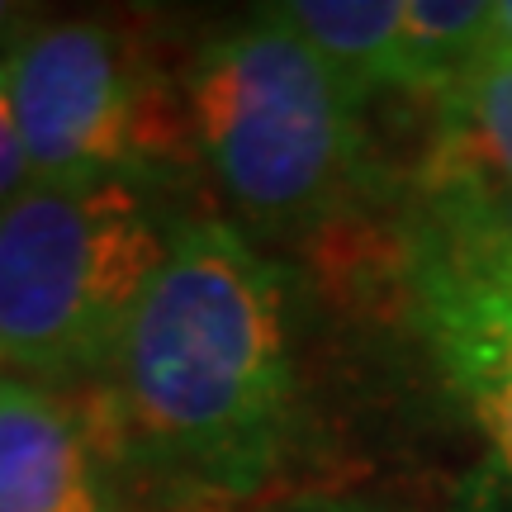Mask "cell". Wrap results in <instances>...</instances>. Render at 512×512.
Masks as SVG:
<instances>
[{
	"label": "cell",
	"instance_id": "12",
	"mask_svg": "<svg viewBox=\"0 0 512 512\" xmlns=\"http://www.w3.org/2000/svg\"><path fill=\"white\" fill-rule=\"evenodd\" d=\"M43 24H48V15H43L38 5L0 0V67H10V62L24 53V43H29Z\"/></svg>",
	"mask_w": 512,
	"mask_h": 512
},
{
	"label": "cell",
	"instance_id": "3",
	"mask_svg": "<svg viewBox=\"0 0 512 512\" xmlns=\"http://www.w3.org/2000/svg\"><path fill=\"white\" fill-rule=\"evenodd\" d=\"M181 219L152 185H29L0 204V366L67 389L114 366Z\"/></svg>",
	"mask_w": 512,
	"mask_h": 512
},
{
	"label": "cell",
	"instance_id": "1",
	"mask_svg": "<svg viewBox=\"0 0 512 512\" xmlns=\"http://www.w3.org/2000/svg\"><path fill=\"white\" fill-rule=\"evenodd\" d=\"M100 384L114 451L200 494H256L294 418L285 271L233 219L185 214Z\"/></svg>",
	"mask_w": 512,
	"mask_h": 512
},
{
	"label": "cell",
	"instance_id": "10",
	"mask_svg": "<svg viewBox=\"0 0 512 512\" xmlns=\"http://www.w3.org/2000/svg\"><path fill=\"white\" fill-rule=\"evenodd\" d=\"M494 53V0H403V95L437 100Z\"/></svg>",
	"mask_w": 512,
	"mask_h": 512
},
{
	"label": "cell",
	"instance_id": "4",
	"mask_svg": "<svg viewBox=\"0 0 512 512\" xmlns=\"http://www.w3.org/2000/svg\"><path fill=\"white\" fill-rule=\"evenodd\" d=\"M10 105L34 185H157L195 162L181 81L133 24L48 19L10 62Z\"/></svg>",
	"mask_w": 512,
	"mask_h": 512
},
{
	"label": "cell",
	"instance_id": "8",
	"mask_svg": "<svg viewBox=\"0 0 512 512\" xmlns=\"http://www.w3.org/2000/svg\"><path fill=\"white\" fill-rule=\"evenodd\" d=\"M266 15L304 38L361 110L375 95H403V0H285Z\"/></svg>",
	"mask_w": 512,
	"mask_h": 512
},
{
	"label": "cell",
	"instance_id": "11",
	"mask_svg": "<svg viewBox=\"0 0 512 512\" xmlns=\"http://www.w3.org/2000/svg\"><path fill=\"white\" fill-rule=\"evenodd\" d=\"M34 185L29 176V157H24V138L15 124V105H10V67H0V204H10Z\"/></svg>",
	"mask_w": 512,
	"mask_h": 512
},
{
	"label": "cell",
	"instance_id": "5",
	"mask_svg": "<svg viewBox=\"0 0 512 512\" xmlns=\"http://www.w3.org/2000/svg\"><path fill=\"white\" fill-rule=\"evenodd\" d=\"M403 304L437 375L465 403L512 484V285L403 252Z\"/></svg>",
	"mask_w": 512,
	"mask_h": 512
},
{
	"label": "cell",
	"instance_id": "13",
	"mask_svg": "<svg viewBox=\"0 0 512 512\" xmlns=\"http://www.w3.org/2000/svg\"><path fill=\"white\" fill-rule=\"evenodd\" d=\"M266 512H380V508L347 503V498H299V503H280V508H266Z\"/></svg>",
	"mask_w": 512,
	"mask_h": 512
},
{
	"label": "cell",
	"instance_id": "7",
	"mask_svg": "<svg viewBox=\"0 0 512 512\" xmlns=\"http://www.w3.org/2000/svg\"><path fill=\"white\" fill-rule=\"evenodd\" d=\"M418 190H512V57L489 53L432 100Z\"/></svg>",
	"mask_w": 512,
	"mask_h": 512
},
{
	"label": "cell",
	"instance_id": "2",
	"mask_svg": "<svg viewBox=\"0 0 512 512\" xmlns=\"http://www.w3.org/2000/svg\"><path fill=\"white\" fill-rule=\"evenodd\" d=\"M181 95L195 166L266 233L318 228L366 185L361 105L266 10L204 38Z\"/></svg>",
	"mask_w": 512,
	"mask_h": 512
},
{
	"label": "cell",
	"instance_id": "14",
	"mask_svg": "<svg viewBox=\"0 0 512 512\" xmlns=\"http://www.w3.org/2000/svg\"><path fill=\"white\" fill-rule=\"evenodd\" d=\"M494 53L512 57V0L494 5Z\"/></svg>",
	"mask_w": 512,
	"mask_h": 512
},
{
	"label": "cell",
	"instance_id": "9",
	"mask_svg": "<svg viewBox=\"0 0 512 512\" xmlns=\"http://www.w3.org/2000/svg\"><path fill=\"white\" fill-rule=\"evenodd\" d=\"M403 252L489 285H512V190L422 195L413 223L403 228Z\"/></svg>",
	"mask_w": 512,
	"mask_h": 512
},
{
	"label": "cell",
	"instance_id": "6",
	"mask_svg": "<svg viewBox=\"0 0 512 512\" xmlns=\"http://www.w3.org/2000/svg\"><path fill=\"white\" fill-rule=\"evenodd\" d=\"M114 441L62 389L0 375V512H119Z\"/></svg>",
	"mask_w": 512,
	"mask_h": 512
}]
</instances>
